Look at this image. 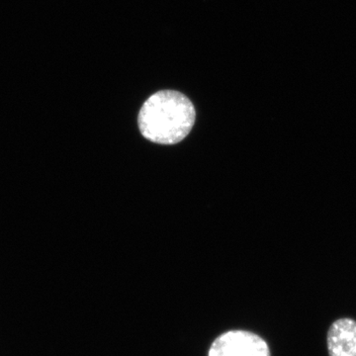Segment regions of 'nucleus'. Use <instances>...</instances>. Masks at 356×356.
<instances>
[{"label":"nucleus","mask_w":356,"mask_h":356,"mask_svg":"<svg viewBox=\"0 0 356 356\" xmlns=\"http://www.w3.org/2000/svg\"><path fill=\"white\" fill-rule=\"evenodd\" d=\"M195 119V108L188 97L178 91L161 90L144 103L138 124L147 140L175 145L191 133Z\"/></svg>","instance_id":"f257e3e1"},{"label":"nucleus","mask_w":356,"mask_h":356,"mask_svg":"<svg viewBox=\"0 0 356 356\" xmlns=\"http://www.w3.org/2000/svg\"><path fill=\"white\" fill-rule=\"evenodd\" d=\"M208 356H271L268 344L252 332L231 331L218 337Z\"/></svg>","instance_id":"f03ea898"},{"label":"nucleus","mask_w":356,"mask_h":356,"mask_svg":"<svg viewBox=\"0 0 356 356\" xmlns=\"http://www.w3.org/2000/svg\"><path fill=\"white\" fill-rule=\"evenodd\" d=\"M327 344L330 356H356V321L341 318L332 323Z\"/></svg>","instance_id":"7ed1b4c3"}]
</instances>
